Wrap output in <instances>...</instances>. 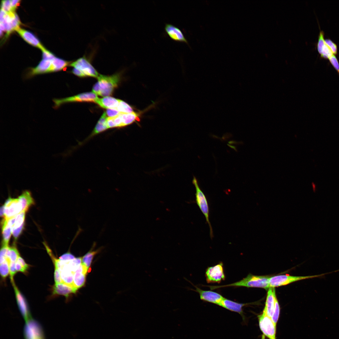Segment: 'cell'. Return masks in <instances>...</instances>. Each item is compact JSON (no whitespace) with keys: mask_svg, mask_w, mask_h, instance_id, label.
Returning <instances> with one entry per match:
<instances>
[{"mask_svg":"<svg viewBox=\"0 0 339 339\" xmlns=\"http://www.w3.org/2000/svg\"><path fill=\"white\" fill-rule=\"evenodd\" d=\"M19 256V252L15 246L9 247L7 253V260L16 262Z\"/></svg>","mask_w":339,"mask_h":339,"instance_id":"obj_28","label":"cell"},{"mask_svg":"<svg viewBox=\"0 0 339 339\" xmlns=\"http://www.w3.org/2000/svg\"><path fill=\"white\" fill-rule=\"evenodd\" d=\"M25 211H22L16 216L12 228V234L16 239L21 233L23 229L25 219Z\"/></svg>","mask_w":339,"mask_h":339,"instance_id":"obj_21","label":"cell"},{"mask_svg":"<svg viewBox=\"0 0 339 339\" xmlns=\"http://www.w3.org/2000/svg\"><path fill=\"white\" fill-rule=\"evenodd\" d=\"M17 261L23 267H24L27 270H28L29 267V266L28 264H27L24 259L22 258L20 256H19Z\"/></svg>","mask_w":339,"mask_h":339,"instance_id":"obj_44","label":"cell"},{"mask_svg":"<svg viewBox=\"0 0 339 339\" xmlns=\"http://www.w3.org/2000/svg\"><path fill=\"white\" fill-rule=\"evenodd\" d=\"M94 245L95 244H94L93 248H92L82 258V264L88 269L91 265L94 257L100 251L101 249L100 248L96 250H92Z\"/></svg>","mask_w":339,"mask_h":339,"instance_id":"obj_26","label":"cell"},{"mask_svg":"<svg viewBox=\"0 0 339 339\" xmlns=\"http://www.w3.org/2000/svg\"><path fill=\"white\" fill-rule=\"evenodd\" d=\"M51 62L52 72L61 71L70 64V62L56 57Z\"/></svg>","mask_w":339,"mask_h":339,"instance_id":"obj_25","label":"cell"},{"mask_svg":"<svg viewBox=\"0 0 339 339\" xmlns=\"http://www.w3.org/2000/svg\"><path fill=\"white\" fill-rule=\"evenodd\" d=\"M260 329L263 334L269 339H276V325L263 311L258 316Z\"/></svg>","mask_w":339,"mask_h":339,"instance_id":"obj_6","label":"cell"},{"mask_svg":"<svg viewBox=\"0 0 339 339\" xmlns=\"http://www.w3.org/2000/svg\"><path fill=\"white\" fill-rule=\"evenodd\" d=\"M192 183L196 189V203L201 211L204 215L207 222L210 228V235L211 238L213 237L212 228L209 220V208L207 199L204 193L200 189L196 178L194 177Z\"/></svg>","mask_w":339,"mask_h":339,"instance_id":"obj_4","label":"cell"},{"mask_svg":"<svg viewBox=\"0 0 339 339\" xmlns=\"http://www.w3.org/2000/svg\"><path fill=\"white\" fill-rule=\"evenodd\" d=\"M69 65L80 71L85 77L98 78L100 74L85 56L78 59L71 63Z\"/></svg>","mask_w":339,"mask_h":339,"instance_id":"obj_8","label":"cell"},{"mask_svg":"<svg viewBox=\"0 0 339 339\" xmlns=\"http://www.w3.org/2000/svg\"><path fill=\"white\" fill-rule=\"evenodd\" d=\"M164 29L167 34L173 40L189 45L187 40L178 27L171 24L167 23L165 24Z\"/></svg>","mask_w":339,"mask_h":339,"instance_id":"obj_14","label":"cell"},{"mask_svg":"<svg viewBox=\"0 0 339 339\" xmlns=\"http://www.w3.org/2000/svg\"><path fill=\"white\" fill-rule=\"evenodd\" d=\"M15 219V216L9 219L4 218L3 220L2 223L3 244L8 245Z\"/></svg>","mask_w":339,"mask_h":339,"instance_id":"obj_18","label":"cell"},{"mask_svg":"<svg viewBox=\"0 0 339 339\" xmlns=\"http://www.w3.org/2000/svg\"><path fill=\"white\" fill-rule=\"evenodd\" d=\"M120 100L110 96L98 98L95 102L101 107L105 109H116L119 105Z\"/></svg>","mask_w":339,"mask_h":339,"instance_id":"obj_22","label":"cell"},{"mask_svg":"<svg viewBox=\"0 0 339 339\" xmlns=\"http://www.w3.org/2000/svg\"><path fill=\"white\" fill-rule=\"evenodd\" d=\"M196 291L199 295L200 299L203 301L213 303L218 305L224 298L220 294L214 291L204 290L195 286Z\"/></svg>","mask_w":339,"mask_h":339,"instance_id":"obj_13","label":"cell"},{"mask_svg":"<svg viewBox=\"0 0 339 339\" xmlns=\"http://www.w3.org/2000/svg\"><path fill=\"white\" fill-rule=\"evenodd\" d=\"M325 42L326 44L331 50L333 54L336 55L337 53V48L336 44L330 39H325Z\"/></svg>","mask_w":339,"mask_h":339,"instance_id":"obj_36","label":"cell"},{"mask_svg":"<svg viewBox=\"0 0 339 339\" xmlns=\"http://www.w3.org/2000/svg\"><path fill=\"white\" fill-rule=\"evenodd\" d=\"M14 289L17 304L25 322L32 319L25 299L16 285L14 281L12 282Z\"/></svg>","mask_w":339,"mask_h":339,"instance_id":"obj_12","label":"cell"},{"mask_svg":"<svg viewBox=\"0 0 339 339\" xmlns=\"http://www.w3.org/2000/svg\"><path fill=\"white\" fill-rule=\"evenodd\" d=\"M78 289L73 285L64 282L55 283L53 287V294L62 295L67 298L70 294L75 293Z\"/></svg>","mask_w":339,"mask_h":339,"instance_id":"obj_17","label":"cell"},{"mask_svg":"<svg viewBox=\"0 0 339 339\" xmlns=\"http://www.w3.org/2000/svg\"><path fill=\"white\" fill-rule=\"evenodd\" d=\"M123 127L130 125L137 120L138 115L133 112L131 113H122L119 114Z\"/></svg>","mask_w":339,"mask_h":339,"instance_id":"obj_27","label":"cell"},{"mask_svg":"<svg viewBox=\"0 0 339 339\" xmlns=\"http://www.w3.org/2000/svg\"><path fill=\"white\" fill-rule=\"evenodd\" d=\"M107 118L106 112H104L98 121L91 134L86 138V141L108 129L107 123Z\"/></svg>","mask_w":339,"mask_h":339,"instance_id":"obj_23","label":"cell"},{"mask_svg":"<svg viewBox=\"0 0 339 339\" xmlns=\"http://www.w3.org/2000/svg\"><path fill=\"white\" fill-rule=\"evenodd\" d=\"M1 8L2 9L7 13L12 12L11 1L9 0L2 1Z\"/></svg>","mask_w":339,"mask_h":339,"instance_id":"obj_37","label":"cell"},{"mask_svg":"<svg viewBox=\"0 0 339 339\" xmlns=\"http://www.w3.org/2000/svg\"><path fill=\"white\" fill-rule=\"evenodd\" d=\"M116 109L122 113H131L134 112L132 108L129 105L121 100L118 105Z\"/></svg>","mask_w":339,"mask_h":339,"instance_id":"obj_29","label":"cell"},{"mask_svg":"<svg viewBox=\"0 0 339 339\" xmlns=\"http://www.w3.org/2000/svg\"><path fill=\"white\" fill-rule=\"evenodd\" d=\"M324 33L323 30H320L319 33L318 40L316 43L317 49L319 54H321L322 50L325 44L324 39Z\"/></svg>","mask_w":339,"mask_h":339,"instance_id":"obj_32","label":"cell"},{"mask_svg":"<svg viewBox=\"0 0 339 339\" xmlns=\"http://www.w3.org/2000/svg\"><path fill=\"white\" fill-rule=\"evenodd\" d=\"M276 298L275 288H270L267 293L263 311L271 318L272 317L274 312Z\"/></svg>","mask_w":339,"mask_h":339,"instance_id":"obj_16","label":"cell"},{"mask_svg":"<svg viewBox=\"0 0 339 339\" xmlns=\"http://www.w3.org/2000/svg\"><path fill=\"white\" fill-rule=\"evenodd\" d=\"M206 280L208 283H220L225 278L223 264L220 262L217 264L208 267L205 272Z\"/></svg>","mask_w":339,"mask_h":339,"instance_id":"obj_9","label":"cell"},{"mask_svg":"<svg viewBox=\"0 0 339 339\" xmlns=\"http://www.w3.org/2000/svg\"><path fill=\"white\" fill-rule=\"evenodd\" d=\"M9 247L8 245L2 244L0 252V264L3 263L7 259V253Z\"/></svg>","mask_w":339,"mask_h":339,"instance_id":"obj_34","label":"cell"},{"mask_svg":"<svg viewBox=\"0 0 339 339\" xmlns=\"http://www.w3.org/2000/svg\"><path fill=\"white\" fill-rule=\"evenodd\" d=\"M72 73L75 75L81 77H84L85 76L78 69L73 68L72 70Z\"/></svg>","mask_w":339,"mask_h":339,"instance_id":"obj_47","label":"cell"},{"mask_svg":"<svg viewBox=\"0 0 339 339\" xmlns=\"http://www.w3.org/2000/svg\"><path fill=\"white\" fill-rule=\"evenodd\" d=\"M0 30H1L2 31H5V28L4 27V26L3 24L2 23H0Z\"/></svg>","mask_w":339,"mask_h":339,"instance_id":"obj_49","label":"cell"},{"mask_svg":"<svg viewBox=\"0 0 339 339\" xmlns=\"http://www.w3.org/2000/svg\"><path fill=\"white\" fill-rule=\"evenodd\" d=\"M0 23L3 24L5 30L7 31L6 36L8 37L13 31L11 22L10 17L8 13L6 14L3 21Z\"/></svg>","mask_w":339,"mask_h":339,"instance_id":"obj_31","label":"cell"},{"mask_svg":"<svg viewBox=\"0 0 339 339\" xmlns=\"http://www.w3.org/2000/svg\"><path fill=\"white\" fill-rule=\"evenodd\" d=\"M15 267L17 272H20L25 273L27 270L23 267L18 262L16 261Z\"/></svg>","mask_w":339,"mask_h":339,"instance_id":"obj_45","label":"cell"},{"mask_svg":"<svg viewBox=\"0 0 339 339\" xmlns=\"http://www.w3.org/2000/svg\"><path fill=\"white\" fill-rule=\"evenodd\" d=\"M15 263L11 261L9 262V274L11 282L14 281L13 277L17 272L15 267Z\"/></svg>","mask_w":339,"mask_h":339,"instance_id":"obj_39","label":"cell"},{"mask_svg":"<svg viewBox=\"0 0 339 339\" xmlns=\"http://www.w3.org/2000/svg\"><path fill=\"white\" fill-rule=\"evenodd\" d=\"M11 1L12 12H14L15 9L19 5L20 1L19 0H12Z\"/></svg>","mask_w":339,"mask_h":339,"instance_id":"obj_46","label":"cell"},{"mask_svg":"<svg viewBox=\"0 0 339 339\" xmlns=\"http://www.w3.org/2000/svg\"><path fill=\"white\" fill-rule=\"evenodd\" d=\"M43 59L52 61L55 57L54 55L46 48L42 51Z\"/></svg>","mask_w":339,"mask_h":339,"instance_id":"obj_40","label":"cell"},{"mask_svg":"<svg viewBox=\"0 0 339 339\" xmlns=\"http://www.w3.org/2000/svg\"><path fill=\"white\" fill-rule=\"evenodd\" d=\"M22 205V211L26 212L34 203V201L30 192L25 191L18 198Z\"/></svg>","mask_w":339,"mask_h":339,"instance_id":"obj_24","label":"cell"},{"mask_svg":"<svg viewBox=\"0 0 339 339\" xmlns=\"http://www.w3.org/2000/svg\"><path fill=\"white\" fill-rule=\"evenodd\" d=\"M250 304H251V303H238L224 298L218 305L231 311L239 313L242 316L243 320H245V317L243 313V307L244 306Z\"/></svg>","mask_w":339,"mask_h":339,"instance_id":"obj_15","label":"cell"},{"mask_svg":"<svg viewBox=\"0 0 339 339\" xmlns=\"http://www.w3.org/2000/svg\"><path fill=\"white\" fill-rule=\"evenodd\" d=\"M270 277L267 276H257L250 273L241 280L232 283L223 285L206 286L212 290L229 287L260 288L267 290L270 288Z\"/></svg>","mask_w":339,"mask_h":339,"instance_id":"obj_1","label":"cell"},{"mask_svg":"<svg viewBox=\"0 0 339 339\" xmlns=\"http://www.w3.org/2000/svg\"><path fill=\"white\" fill-rule=\"evenodd\" d=\"M9 262L8 261L6 260L0 264V273L3 279H5L9 273Z\"/></svg>","mask_w":339,"mask_h":339,"instance_id":"obj_30","label":"cell"},{"mask_svg":"<svg viewBox=\"0 0 339 339\" xmlns=\"http://www.w3.org/2000/svg\"><path fill=\"white\" fill-rule=\"evenodd\" d=\"M4 218L9 219L22 212V208L18 198H8L3 205Z\"/></svg>","mask_w":339,"mask_h":339,"instance_id":"obj_10","label":"cell"},{"mask_svg":"<svg viewBox=\"0 0 339 339\" xmlns=\"http://www.w3.org/2000/svg\"><path fill=\"white\" fill-rule=\"evenodd\" d=\"M328 59L330 63L337 71L339 75V62L337 58L335 55H333Z\"/></svg>","mask_w":339,"mask_h":339,"instance_id":"obj_38","label":"cell"},{"mask_svg":"<svg viewBox=\"0 0 339 339\" xmlns=\"http://www.w3.org/2000/svg\"><path fill=\"white\" fill-rule=\"evenodd\" d=\"M98 81L93 87L92 92L104 97L109 96L116 88L120 79L119 74L110 76L100 74Z\"/></svg>","mask_w":339,"mask_h":339,"instance_id":"obj_2","label":"cell"},{"mask_svg":"<svg viewBox=\"0 0 339 339\" xmlns=\"http://www.w3.org/2000/svg\"><path fill=\"white\" fill-rule=\"evenodd\" d=\"M54 278L55 283L63 282L61 278L60 271L56 268H55Z\"/></svg>","mask_w":339,"mask_h":339,"instance_id":"obj_42","label":"cell"},{"mask_svg":"<svg viewBox=\"0 0 339 339\" xmlns=\"http://www.w3.org/2000/svg\"><path fill=\"white\" fill-rule=\"evenodd\" d=\"M52 72L51 61L43 59L35 67L29 68L25 75V78L28 79L37 75Z\"/></svg>","mask_w":339,"mask_h":339,"instance_id":"obj_11","label":"cell"},{"mask_svg":"<svg viewBox=\"0 0 339 339\" xmlns=\"http://www.w3.org/2000/svg\"><path fill=\"white\" fill-rule=\"evenodd\" d=\"M75 258L73 254L70 252H67L62 255L58 259L61 261H68L73 260Z\"/></svg>","mask_w":339,"mask_h":339,"instance_id":"obj_41","label":"cell"},{"mask_svg":"<svg viewBox=\"0 0 339 339\" xmlns=\"http://www.w3.org/2000/svg\"><path fill=\"white\" fill-rule=\"evenodd\" d=\"M280 307L277 298L276 299L274 310L271 319L276 325H277L279 316Z\"/></svg>","mask_w":339,"mask_h":339,"instance_id":"obj_33","label":"cell"},{"mask_svg":"<svg viewBox=\"0 0 339 339\" xmlns=\"http://www.w3.org/2000/svg\"><path fill=\"white\" fill-rule=\"evenodd\" d=\"M336 270L329 272L325 273L319 275L305 276H293L287 275H281L271 277L269 278L270 288H275L288 285L298 281L315 277L321 278L326 274L337 272Z\"/></svg>","mask_w":339,"mask_h":339,"instance_id":"obj_3","label":"cell"},{"mask_svg":"<svg viewBox=\"0 0 339 339\" xmlns=\"http://www.w3.org/2000/svg\"><path fill=\"white\" fill-rule=\"evenodd\" d=\"M24 335L25 339H45L41 325L32 318L25 322Z\"/></svg>","mask_w":339,"mask_h":339,"instance_id":"obj_7","label":"cell"},{"mask_svg":"<svg viewBox=\"0 0 339 339\" xmlns=\"http://www.w3.org/2000/svg\"><path fill=\"white\" fill-rule=\"evenodd\" d=\"M98 98L97 95L93 92H90L80 94L65 98L54 99L53 100L54 103L53 108L55 109H57L63 104L72 102H92L95 103Z\"/></svg>","mask_w":339,"mask_h":339,"instance_id":"obj_5","label":"cell"},{"mask_svg":"<svg viewBox=\"0 0 339 339\" xmlns=\"http://www.w3.org/2000/svg\"><path fill=\"white\" fill-rule=\"evenodd\" d=\"M333 55L334 54L331 50L325 43L320 54L321 57L324 59H328Z\"/></svg>","mask_w":339,"mask_h":339,"instance_id":"obj_35","label":"cell"},{"mask_svg":"<svg viewBox=\"0 0 339 339\" xmlns=\"http://www.w3.org/2000/svg\"><path fill=\"white\" fill-rule=\"evenodd\" d=\"M7 13L2 8L0 11V22H2Z\"/></svg>","mask_w":339,"mask_h":339,"instance_id":"obj_48","label":"cell"},{"mask_svg":"<svg viewBox=\"0 0 339 339\" xmlns=\"http://www.w3.org/2000/svg\"><path fill=\"white\" fill-rule=\"evenodd\" d=\"M106 113L109 117H113L118 116L121 113L115 109H107Z\"/></svg>","mask_w":339,"mask_h":339,"instance_id":"obj_43","label":"cell"},{"mask_svg":"<svg viewBox=\"0 0 339 339\" xmlns=\"http://www.w3.org/2000/svg\"><path fill=\"white\" fill-rule=\"evenodd\" d=\"M17 31L26 42L31 45L37 47L41 50L45 49L39 40L32 33L23 29L19 28Z\"/></svg>","mask_w":339,"mask_h":339,"instance_id":"obj_19","label":"cell"},{"mask_svg":"<svg viewBox=\"0 0 339 339\" xmlns=\"http://www.w3.org/2000/svg\"><path fill=\"white\" fill-rule=\"evenodd\" d=\"M88 269L81 263L74 273L73 285L78 289L84 285L85 282L86 275Z\"/></svg>","mask_w":339,"mask_h":339,"instance_id":"obj_20","label":"cell"}]
</instances>
